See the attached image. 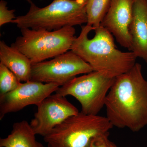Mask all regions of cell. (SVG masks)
Masks as SVG:
<instances>
[{"mask_svg":"<svg viewBox=\"0 0 147 147\" xmlns=\"http://www.w3.org/2000/svg\"><path fill=\"white\" fill-rule=\"evenodd\" d=\"M54 83L35 81L21 83L15 90L0 96V120L8 113H15L29 105H38L59 88Z\"/></svg>","mask_w":147,"mask_h":147,"instance_id":"9","label":"cell"},{"mask_svg":"<svg viewBox=\"0 0 147 147\" xmlns=\"http://www.w3.org/2000/svg\"><path fill=\"white\" fill-rule=\"evenodd\" d=\"M83 1H84V2L85 3H86V4L87 2L88 1V0H83Z\"/></svg>","mask_w":147,"mask_h":147,"instance_id":"20","label":"cell"},{"mask_svg":"<svg viewBox=\"0 0 147 147\" xmlns=\"http://www.w3.org/2000/svg\"><path fill=\"white\" fill-rule=\"evenodd\" d=\"M21 83L13 72L0 63V96L15 90Z\"/></svg>","mask_w":147,"mask_h":147,"instance_id":"15","label":"cell"},{"mask_svg":"<svg viewBox=\"0 0 147 147\" xmlns=\"http://www.w3.org/2000/svg\"><path fill=\"white\" fill-rule=\"evenodd\" d=\"M134 0H111L110 7L100 26L115 37L122 47L130 50L129 28L132 17Z\"/></svg>","mask_w":147,"mask_h":147,"instance_id":"10","label":"cell"},{"mask_svg":"<svg viewBox=\"0 0 147 147\" xmlns=\"http://www.w3.org/2000/svg\"><path fill=\"white\" fill-rule=\"evenodd\" d=\"M115 79L103 72L94 71L74 77L60 87L55 93L65 97L73 96L81 104V112L98 115L105 107L107 94Z\"/></svg>","mask_w":147,"mask_h":147,"instance_id":"6","label":"cell"},{"mask_svg":"<svg viewBox=\"0 0 147 147\" xmlns=\"http://www.w3.org/2000/svg\"><path fill=\"white\" fill-rule=\"evenodd\" d=\"M105 107L113 127L137 132L147 125V81L136 63L117 76L108 92Z\"/></svg>","mask_w":147,"mask_h":147,"instance_id":"1","label":"cell"},{"mask_svg":"<svg viewBox=\"0 0 147 147\" xmlns=\"http://www.w3.org/2000/svg\"><path fill=\"white\" fill-rule=\"evenodd\" d=\"M113 127L107 117L79 112L55 127L44 137L47 147H86L92 138Z\"/></svg>","mask_w":147,"mask_h":147,"instance_id":"5","label":"cell"},{"mask_svg":"<svg viewBox=\"0 0 147 147\" xmlns=\"http://www.w3.org/2000/svg\"><path fill=\"white\" fill-rule=\"evenodd\" d=\"M21 31V36L11 46L26 55L32 64L68 52L76 37L72 26L54 31L23 28Z\"/></svg>","mask_w":147,"mask_h":147,"instance_id":"4","label":"cell"},{"mask_svg":"<svg viewBox=\"0 0 147 147\" xmlns=\"http://www.w3.org/2000/svg\"><path fill=\"white\" fill-rule=\"evenodd\" d=\"M111 0H88L86 4L87 25L94 28L100 26L110 7Z\"/></svg>","mask_w":147,"mask_h":147,"instance_id":"14","label":"cell"},{"mask_svg":"<svg viewBox=\"0 0 147 147\" xmlns=\"http://www.w3.org/2000/svg\"><path fill=\"white\" fill-rule=\"evenodd\" d=\"M0 61L14 73L21 82L30 81L32 64L26 55L13 46L0 41Z\"/></svg>","mask_w":147,"mask_h":147,"instance_id":"12","label":"cell"},{"mask_svg":"<svg viewBox=\"0 0 147 147\" xmlns=\"http://www.w3.org/2000/svg\"><path fill=\"white\" fill-rule=\"evenodd\" d=\"M12 127L7 137L0 139V147H44L37 141L36 134L27 121L15 123Z\"/></svg>","mask_w":147,"mask_h":147,"instance_id":"13","label":"cell"},{"mask_svg":"<svg viewBox=\"0 0 147 147\" xmlns=\"http://www.w3.org/2000/svg\"><path fill=\"white\" fill-rule=\"evenodd\" d=\"M107 147H118L113 142H111L109 139H108L107 141Z\"/></svg>","mask_w":147,"mask_h":147,"instance_id":"18","label":"cell"},{"mask_svg":"<svg viewBox=\"0 0 147 147\" xmlns=\"http://www.w3.org/2000/svg\"><path fill=\"white\" fill-rule=\"evenodd\" d=\"M37 110L30 125L36 134L44 137L55 127L79 113L78 108L65 96L51 94L37 105Z\"/></svg>","mask_w":147,"mask_h":147,"instance_id":"8","label":"cell"},{"mask_svg":"<svg viewBox=\"0 0 147 147\" xmlns=\"http://www.w3.org/2000/svg\"><path fill=\"white\" fill-rule=\"evenodd\" d=\"M129 30L131 38L129 51L147 63V0H134Z\"/></svg>","mask_w":147,"mask_h":147,"instance_id":"11","label":"cell"},{"mask_svg":"<svg viewBox=\"0 0 147 147\" xmlns=\"http://www.w3.org/2000/svg\"><path fill=\"white\" fill-rule=\"evenodd\" d=\"M89 64L70 50L32 65L31 81L63 86L77 75L94 71Z\"/></svg>","mask_w":147,"mask_h":147,"instance_id":"7","label":"cell"},{"mask_svg":"<svg viewBox=\"0 0 147 147\" xmlns=\"http://www.w3.org/2000/svg\"><path fill=\"white\" fill-rule=\"evenodd\" d=\"M86 6L83 0H54L42 8L32 3L27 13L17 16L11 23L20 29L48 31L81 26L88 22Z\"/></svg>","mask_w":147,"mask_h":147,"instance_id":"3","label":"cell"},{"mask_svg":"<svg viewBox=\"0 0 147 147\" xmlns=\"http://www.w3.org/2000/svg\"><path fill=\"white\" fill-rule=\"evenodd\" d=\"M70 50L94 71L114 78L130 70L137 58L131 51L122 52L117 49L113 35L101 26L95 29L88 25L82 27Z\"/></svg>","mask_w":147,"mask_h":147,"instance_id":"2","label":"cell"},{"mask_svg":"<svg viewBox=\"0 0 147 147\" xmlns=\"http://www.w3.org/2000/svg\"><path fill=\"white\" fill-rule=\"evenodd\" d=\"M25 1H26L27 2H28V3H29L30 4L32 3V0H25Z\"/></svg>","mask_w":147,"mask_h":147,"instance_id":"19","label":"cell"},{"mask_svg":"<svg viewBox=\"0 0 147 147\" xmlns=\"http://www.w3.org/2000/svg\"><path fill=\"white\" fill-rule=\"evenodd\" d=\"M7 2L4 0L0 1V26L11 23L16 18L14 9L9 10L7 7Z\"/></svg>","mask_w":147,"mask_h":147,"instance_id":"16","label":"cell"},{"mask_svg":"<svg viewBox=\"0 0 147 147\" xmlns=\"http://www.w3.org/2000/svg\"><path fill=\"white\" fill-rule=\"evenodd\" d=\"M109 132L93 137L91 139L86 147H107V141Z\"/></svg>","mask_w":147,"mask_h":147,"instance_id":"17","label":"cell"}]
</instances>
